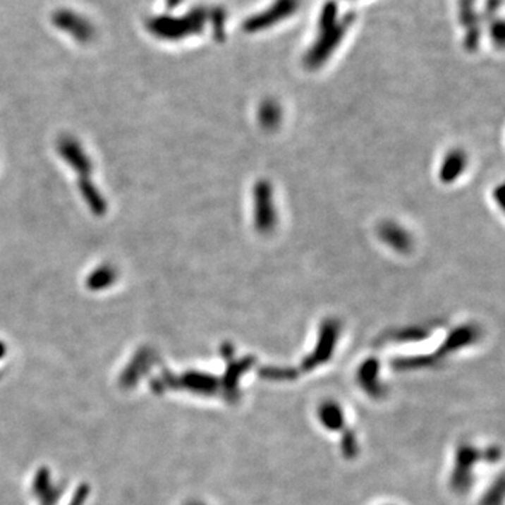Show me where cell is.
I'll list each match as a JSON object with an SVG mask.
<instances>
[{"label":"cell","mask_w":505,"mask_h":505,"mask_svg":"<svg viewBox=\"0 0 505 505\" xmlns=\"http://www.w3.org/2000/svg\"><path fill=\"white\" fill-rule=\"evenodd\" d=\"M377 377H378V365L374 361H371L370 364L363 367L361 374H360V379H361L360 383L372 396L380 394V383H379Z\"/></svg>","instance_id":"3"},{"label":"cell","mask_w":505,"mask_h":505,"mask_svg":"<svg viewBox=\"0 0 505 505\" xmlns=\"http://www.w3.org/2000/svg\"><path fill=\"white\" fill-rule=\"evenodd\" d=\"M476 461H479V454L475 448L470 446L459 448L456 455V468L452 477V485L458 490H463L470 485L469 483L472 476L470 470L473 469Z\"/></svg>","instance_id":"1"},{"label":"cell","mask_w":505,"mask_h":505,"mask_svg":"<svg viewBox=\"0 0 505 505\" xmlns=\"http://www.w3.org/2000/svg\"><path fill=\"white\" fill-rule=\"evenodd\" d=\"M323 425L329 430H340L344 424V414L336 403H324L319 411Z\"/></svg>","instance_id":"2"},{"label":"cell","mask_w":505,"mask_h":505,"mask_svg":"<svg viewBox=\"0 0 505 505\" xmlns=\"http://www.w3.org/2000/svg\"><path fill=\"white\" fill-rule=\"evenodd\" d=\"M343 451H344V454H346L347 456H353V455H355L357 451H358V449H357V439H355V437H354L351 432L346 434V437H344Z\"/></svg>","instance_id":"4"}]
</instances>
